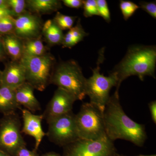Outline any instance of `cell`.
<instances>
[{
  "instance_id": "1",
  "label": "cell",
  "mask_w": 156,
  "mask_h": 156,
  "mask_svg": "<svg viewBox=\"0 0 156 156\" xmlns=\"http://www.w3.org/2000/svg\"><path fill=\"white\" fill-rule=\"evenodd\" d=\"M106 136L114 141L122 139L141 147L147 138L145 126L134 122L126 114L120 102L119 91L110 96L103 112Z\"/></svg>"
},
{
  "instance_id": "2",
  "label": "cell",
  "mask_w": 156,
  "mask_h": 156,
  "mask_svg": "<svg viewBox=\"0 0 156 156\" xmlns=\"http://www.w3.org/2000/svg\"><path fill=\"white\" fill-rule=\"evenodd\" d=\"M156 48L154 46H134L128 49L126 56L112 72L118 79L116 90L119 91L124 80L132 76L144 81L146 76L155 79Z\"/></svg>"
},
{
  "instance_id": "3",
  "label": "cell",
  "mask_w": 156,
  "mask_h": 156,
  "mask_svg": "<svg viewBox=\"0 0 156 156\" xmlns=\"http://www.w3.org/2000/svg\"><path fill=\"white\" fill-rule=\"evenodd\" d=\"M86 81L77 62L70 60L62 62L55 67L51 84L69 92L77 100H83L86 96Z\"/></svg>"
},
{
  "instance_id": "4",
  "label": "cell",
  "mask_w": 156,
  "mask_h": 156,
  "mask_svg": "<svg viewBox=\"0 0 156 156\" xmlns=\"http://www.w3.org/2000/svg\"><path fill=\"white\" fill-rule=\"evenodd\" d=\"M104 59V48H102L99 51L97 66L92 69V75L87 79L86 86V95L89 97L90 103L103 112L110 97L111 89L118 84V79L114 73L111 72L108 76L100 73V64Z\"/></svg>"
},
{
  "instance_id": "5",
  "label": "cell",
  "mask_w": 156,
  "mask_h": 156,
  "mask_svg": "<svg viewBox=\"0 0 156 156\" xmlns=\"http://www.w3.org/2000/svg\"><path fill=\"white\" fill-rule=\"evenodd\" d=\"M19 61L25 69L26 82L34 89L42 92L51 84L55 59L50 53L39 56L23 55Z\"/></svg>"
},
{
  "instance_id": "6",
  "label": "cell",
  "mask_w": 156,
  "mask_h": 156,
  "mask_svg": "<svg viewBox=\"0 0 156 156\" xmlns=\"http://www.w3.org/2000/svg\"><path fill=\"white\" fill-rule=\"evenodd\" d=\"M75 119L80 139L98 140L107 137L103 112L92 104H83Z\"/></svg>"
},
{
  "instance_id": "7",
  "label": "cell",
  "mask_w": 156,
  "mask_h": 156,
  "mask_svg": "<svg viewBox=\"0 0 156 156\" xmlns=\"http://www.w3.org/2000/svg\"><path fill=\"white\" fill-rule=\"evenodd\" d=\"M21 122L15 112L4 115L0 121V150L10 156H15L17 151L26 146L22 136Z\"/></svg>"
},
{
  "instance_id": "8",
  "label": "cell",
  "mask_w": 156,
  "mask_h": 156,
  "mask_svg": "<svg viewBox=\"0 0 156 156\" xmlns=\"http://www.w3.org/2000/svg\"><path fill=\"white\" fill-rule=\"evenodd\" d=\"M46 136L51 142L60 147L80 139L76 126L75 114L73 111L53 118L47 122Z\"/></svg>"
},
{
  "instance_id": "9",
  "label": "cell",
  "mask_w": 156,
  "mask_h": 156,
  "mask_svg": "<svg viewBox=\"0 0 156 156\" xmlns=\"http://www.w3.org/2000/svg\"><path fill=\"white\" fill-rule=\"evenodd\" d=\"M62 156H118L113 141L79 139L63 147Z\"/></svg>"
},
{
  "instance_id": "10",
  "label": "cell",
  "mask_w": 156,
  "mask_h": 156,
  "mask_svg": "<svg viewBox=\"0 0 156 156\" xmlns=\"http://www.w3.org/2000/svg\"><path fill=\"white\" fill-rule=\"evenodd\" d=\"M76 100L72 94L58 88L42 114L44 119L48 122L53 118L72 111L73 105Z\"/></svg>"
},
{
  "instance_id": "11",
  "label": "cell",
  "mask_w": 156,
  "mask_h": 156,
  "mask_svg": "<svg viewBox=\"0 0 156 156\" xmlns=\"http://www.w3.org/2000/svg\"><path fill=\"white\" fill-rule=\"evenodd\" d=\"M14 24V34L24 41L41 36L44 23L38 16L27 12L15 18Z\"/></svg>"
},
{
  "instance_id": "12",
  "label": "cell",
  "mask_w": 156,
  "mask_h": 156,
  "mask_svg": "<svg viewBox=\"0 0 156 156\" xmlns=\"http://www.w3.org/2000/svg\"><path fill=\"white\" fill-rule=\"evenodd\" d=\"M23 126L21 133L33 137L35 140L34 150L38 149L42 139L46 136V133L42 128L41 123L44 119L43 115H37L33 114L28 110H21Z\"/></svg>"
},
{
  "instance_id": "13",
  "label": "cell",
  "mask_w": 156,
  "mask_h": 156,
  "mask_svg": "<svg viewBox=\"0 0 156 156\" xmlns=\"http://www.w3.org/2000/svg\"><path fill=\"white\" fill-rule=\"evenodd\" d=\"M26 82L25 69L20 61H12L2 71V85L15 89Z\"/></svg>"
},
{
  "instance_id": "14",
  "label": "cell",
  "mask_w": 156,
  "mask_h": 156,
  "mask_svg": "<svg viewBox=\"0 0 156 156\" xmlns=\"http://www.w3.org/2000/svg\"><path fill=\"white\" fill-rule=\"evenodd\" d=\"M34 88L26 82L15 89V97L20 106H23L31 112L41 110L40 102L34 95Z\"/></svg>"
},
{
  "instance_id": "15",
  "label": "cell",
  "mask_w": 156,
  "mask_h": 156,
  "mask_svg": "<svg viewBox=\"0 0 156 156\" xmlns=\"http://www.w3.org/2000/svg\"><path fill=\"white\" fill-rule=\"evenodd\" d=\"M21 109L16 101L15 89L5 86L0 87V112L4 115L14 112Z\"/></svg>"
},
{
  "instance_id": "16",
  "label": "cell",
  "mask_w": 156,
  "mask_h": 156,
  "mask_svg": "<svg viewBox=\"0 0 156 156\" xmlns=\"http://www.w3.org/2000/svg\"><path fill=\"white\" fill-rule=\"evenodd\" d=\"M2 40L6 54L12 61H19L23 56V41L14 34L4 36Z\"/></svg>"
},
{
  "instance_id": "17",
  "label": "cell",
  "mask_w": 156,
  "mask_h": 156,
  "mask_svg": "<svg viewBox=\"0 0 156 156\" xmlns=\"http://www.w3.org/2000/svg\"><path fill=\"white\" fill-rule=\"evenodd\" d=\"M27 7L37 14H50L62 8L61 1L58 0H28Z\"/></svg>"
},
{
  "instance_id": "18",
  "label": "cell",
  "mask_w": 156,
  "mask_h": 156,
  "mask_svg": "<svg viewBox=\"0 0 156 156\" xmlns=\"http://www.w3.org/2000/svg\"><path fill=\"white\" fill-rule=\"evenodd\" d=\"M42 33L48 44L51 46L61 44L64 37L62 30L55 24L53 20H49L44 23Z\"/></svg>"
},
{
  "instance_id": "19",
  "label": "cell",
  "mask_w": 156,
  "mask_h": 156,
  "mask_svg": "<svg viewBox=\"0 0 156 156\" xmlns=\"http://www.w3.org/2000/svg\"><path fill=\"white\" fill-rule=\"evenodd\" d=\"M88 35V34L84 30L81 23L80 19L79 18L75 26L73 27L64 35L61 44L63 48H71Z\"/></svg>"
},
{
  "instance_id": "20",
  "label": "cell",
  "mask_w": 156,
  "mask_h": 156,
  "mask_svg": "<svg viewBox=\"0 0 156 156\" xmlns=\"http://www.w3.org/2000/svg\"><path fill=\"white\" fill-rule=\"evenodd\" d=\"M41 37L23 41V55L39 56L47 53V50L42 42Z\"/></svg>"
},
{
  "instance_id": "21",
  "label": "cell",
  "mask_w": 156,
  "mask_h": 156,
  "mask_svg": "<svg viewBox=\"0 0 156 156\" xmlns=\"http://www.w3.org/2000/svg\"><path fill=\"white\" fill-rule=\"evenodd\" d=\"M77 17L64 15L57 12L53 20L62 30L70 29L73 27Z\"/></svg>"
},
{
  "instance_id": "22",
  "label": "cell",
  "mask_w": 156,
  "mask_h": 156,
  "mask_svg": "<svg viewBox=\"0 0 156 156\" xmlns=\"http://www.w3.org/2000/svg\"><path fill=\"white\" fill-rule=\"evenodd\" d=\"M13 16L7 15L0 20V36H6L14 34L15 24Z\"/></svg>"
},
{
  "instance_id": "23",
  "label": "cell",
  "mask_w": 156,
  "mask_h": 156,
  "mask_svg": "<svg viewBox=\"0 0 156 156\" xmlns=\"http://www.w3.org/2000/svg\"><path fill=\"white\" fill-rule=\"evenodd\" d=\"M119 6L124 19L126 20H128L139 9V6L129 1L121 0Z\"/></svg>"
},
{
  "instance_id": "24",
  "label": "cell",
  "mask_w": 156,
  "mask_h": 156,
  "mask_svg": "<svg viewBox=\"0 0 156 156\" xmlns=\"http://www.w3.org/2000/svg\"><path fill=\"white\" fill-rule=\"evenodd\" d=\"M8 4L12 16L17 17L26 13V1L24 0H8Z\"/></svg>"
},
{
  "instance_id": "25",
  "label": "cell",
  "mask_w": 156,
  "mask_h": 156,
  "mask_svg": "<svg viewBox=\"0 0 156 156\" xmlns=\"http://www.w3.org/2000/svg\"><path fill=\"white\" fill-rule=\"evenodd\" d=\"M83 15L84 17H89L97 15L99 16L97 3L95 0H86L83 1Z\"/></svg>"
},
{
  "instance_id": "26",
  "label": "cell",
  "mask_w": 156,
  "mask_h": 156,
  "mask_svg": "<svg viewBox=\"0 0 156 156\" xmlns=\"http://www.w3.org/2000/svg\"><path fill=\"white\" fill-rule=\"evenodd\" d=\"M96 3L99 16L102 17L107 22H110V12L106 1L97 0Z\"/></svg>"
},
{
  "instance_id": "27",
  "label": "cell",
  "mask_w": 156,
  "mask_h": 156,
  "mask_svg": "<svg viewBox=\"0 0 156 156\" xmlns=\"http://www.w3.org/2000/svg\"><path fill=\"white\" fill-rule=\"evenodd\" d=\"M139 8H141L154 19L156 18V1L153 2H141L139 3Z\"/></svg>"
},
{
  "instance_id": "28",
  "label": "cell",
  "mask_w": 156,
  "mask_h": 156,
  "mask_svg": "<svg viewBox=\"0 0 156 156\" xmlns=\"http://www.w3.org/2000/svg\"><path fill=\"white\" fill-rule=\"evenodd\" d=\"M62 2L65 5L74 9L82 8L83 4V1L82 0H63Z\"/></svg>"
},
{
  "instance_id": "29",
  "label": "cell",
  "mask_w": 156,
  "mask_h": 156,
  "mask_svg": "<svg viewBox=\"0 0 156 156\" xmlns=\"http://www.w3.org/2000/svg\"><path fill=\"white\" fill-rule=\"evenodd\" d=\"M15 156H40L36 151L28 150L26 146L23 147L17 151Z\"/></svg>"
},
{
  "instance_id": "30",
  "label": "cell",
  "mask_w": 156,
  "mask_h": 156,
  "mask_svg": "<svg viewBox=\"0 0 156 156\" xmlns=\"http://www.w3.org/2000/svg\"><path fill=\"white\" fill-rule=\"evenodd\" d=\"M149 108L150 111L151 119L155 124H156V101H151L148 104Z\"/></svg>"
},
{
  "instance_id": "31",
  "label": "cell",
  "mask_w": 156,
  "mask_h": 156,
  "mask_svg": "<svg viewBox=\"0 0 156 156\" xmlns=\"http://www.w3.org/2000/svg\"><path fill=\"white\" fill-rule=\"evenodd\" d=\"M12 15L11 10L8 8H0V20L7 15Z\"/></svg>"
},
{
  "instance_id": "32",
  "label": "cell",
  "mask_w": 156,
  "mask_h": 156,
  "mask_svg": "<svg viewBox=\"0 0 156 156\" xmlns=\"http://www.w3.org/2000/svg\"><path fill=\"white\" fill-rule=\"evenodd\" d=\"M5 51L4 48L2 40L0 38V60H2L5 57Z\"/></svg>"
},
{
  "instance_id": "33",
  "label": "cell",
  "mask_w": 156,
  "mask_h": 156,
  "mask_svg": "<svg viewBox=\"0 0 156 156\" xmlns=\"http://www.w3.org/2000/svg\"><path fill=\"white\" fill-rule=\"evenodd\" d=\"M0 8H9L8 1L7 0H0Z\"/></svg>"
},
{
  "instance_id": "34",
  "label": "cell",
  "mask_w": 156,
  "mask_h": 156,
  "mask_svg": "<svg viewBox=\"0 0 156 156\" xmlns=\"http://www.w3.org/2000/svg\"><path fill=\"white\" fill-rule=\"evenodd\" d=\"M41 156H62L59 154L55 152H49L42 154Z\"/></svg>"
},
{
  "instance_id": "35",
  "label": "cell",
  "mask_w": 156,
  "mask_h": 156,
  "mask_svg": "<svg viewBox=\"0 0 156 156\" xmlns=\"http://www.w3.org/2000/svg\"><path fill=\"white\" fill-rule=\"evenodd\" d=\"M0 156H10L6 153L4 152V151L0 150Z\"/></svg>"
},
{
  "instance_id": "36",
  "label": "cell",
  "mask_w": 156,
  "mask_h": 156,
  "mask_svg": "<svg viewBox=\"0 0 156 156\" xmlns=\"http://www.w3.org/2000/svg\"><path fill=\"white\" fill-rule=\"evenodd\" d=\"M2 71L0 70V87L2 85Z\"/></svg>"
},
{
  "instance_id": "37",
  "label": "cell",
  "mask_w": 156,
  "mask_h": 156,
  "mask_svg": "<svg viewBox=\"0 0 156 156\" xmlns=\"http://www.w3.org/2000/svg\"><path fill=\"white\" fill-rule=\"evenodd\" d=\"M118 156H127L119 154V155H118ZM136 156H156V155L155 154L151 155H140Z\"/></svg>"
}]
</instances>
